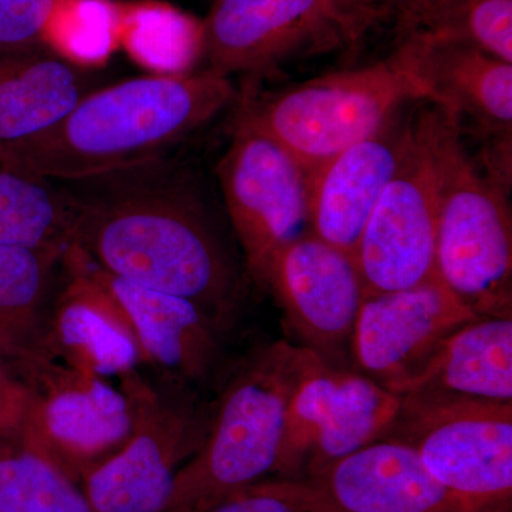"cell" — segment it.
Wrapping results in <instances>:
<instances>
[{"label": "cell", "mask_w": 512, "mask_h": 512, "mask_svg": "<svg viewBox=\"0 0 512 512\" xmlns=\"http://www.w3.org/2000/svg\"><path fill=\"white\" fill-rule=\"evenodd\" d=\"M70 184L72 247L103 271L188 299L227 325L237 269L192 184L161 160Z\"/></svg>", "instance_id": "cell-1"}, {"label": "cell", "mask_w": 512, "mask_h": 512, "mask_svg": "<svg viewBox=\"0 0 512 512\" xmlns=\"http://www.w3.org/2000/svg\"><path fill=\"white\" fill-rule=\"evenodd\" d=\"M234 100L210 69L123 80L87 94L9 170L72 183L154 163Z\"/></svg>", "instance_id": "cell-2"}, {"label": "cell", "mask_w": 512, "mask_h": 512, "mask_svg": "<svg viewBox=\"0 0 512 512\" xmlns=\"http://www.w3.org/2000/svg\"><path fill=\"white\" fill-rule=\"evenodd\" d=\"M319 360L285 340L249 357L212 406L207 437L175 477L167 512L204 510L274 476L289 404Z\"/></svg>", "instance_id": "cell-3"}, {"label": "cell", "mask_w": 512, "mask_h": 512, "mask_svg": "<svg viewBox=\"0 0 512 512\" xmlns=\"http://www.w3.org/2000/svg\"><path fill=\"white\" fill-rule=\"evenodd\" d=\"M419 101L433 104V97L417 72L416 39L407 36L386 59L247 100L237 117L281 144L309 174Z\"/></svg>", "instance_id": "cell-4"}, {"label": "cell", "mask_w": 512, "mask_h": 512, "mask_svg": "<svg viewBox=\"0 0 512 512\" xmlns=\"http://www.w3.org/2000/svg\"><path fill=\"white\" fill-rule=\"evenodd\" d=\"M440 167L436 275L480 318H512L510 181L478 167L457 117L434 106Z\"/></svg>", "instance_id": "cell-5"}, {"label": "cell", "mask_w": 512, "mask_h": 512, "mask_svg": "<svg viewBox=\"0 0 512 512\" xmlns=\"http://www.w3.org/2000/svg\"><path fill=\"white\" fill-rule=\"evenodd\" d=\"M383 439L412 447L431 477L474 510L511 507L512 403L404 394Z\"/></svg>", "instance_id": "cell-6"}, {"label": "cell", "mask_w": 512, "mask_h": 512, "mask_svg": "<svg viewBox=\"0 0 512 512\" xmlns=\"http://www.w3.org/2000/svg\"><path fill=\"white\" fill-rule=\"evenodd\" d=\"M133 396V436L80 483L94 512H167L175 477L210 429L212 406L187 386L170 382L163 390L137 373Z\"/></svg>", "instance_id": "cell-7"}, {"label": "cell", "mask_w": 512, "mask_h": 512, "mask_svg": "<svg viewBox=\"0 0 512 512\" xmlns=\"http://www.w3.org/2000/svg\"><path fill=\"white\" fill-rule=\"evenodd\" d=\"M77 369L43 355L26 373L32 390L25 444L82 483L87 473L121 450L136 426L133 382Z\"/></svg>", "instance_id": "cell-8"}, {"label": "cell", "mask_w": 512, "mask_h": 512, "mask_svg": "<svg viewBox=\"0 0 512 512\" xmlns=\"http://www.w3.org/2000/svg\"><path fill=\"white\" fill-rule=\"evenodd\" d=\"M439 201L433 107L414 117L406 153L360 235L353 258L366 293L412 288L436 275Z\"/></svg>", "instance_id": "cell-9"}, {"label": "cell", "mask_w": 512, "mask_h": 512, "mask_svg": "<svg viewBox=\"0 0 512 512\" xmlns=\"http://www.w3.org/2000/svg\"><path fill=\"white\" fill-rule=\"evenodd\" d=\"M217 175L248 274L265 288L275 256L309 232L308 173L281 144L237 117Z\"/></svg>", "instance_id": "cell-10"}, {"label": "cell", "mask_w": 512, "mask_h": 512, "mask_svg": "<svg viewBox=\"0 0 512 512\" xmlns=\"http://www.w3.org/2000/svg\"><path fill=\"white\" fill-rule=\"evenodd\" d=\"M305 512H481L437 483L419 454L383 439L305 476L251 485Z\"/></svg>", "instance_id": "cell-11"}, {"label": "cell", "mask_w": 512, "mask_h": 512, "mask_svg": "<svg viewBox=\"0 0 512 512\" xmlns=\"http://www.w3.org/2000/svg\"><path fill=\"white\" fill-rule=\"evenodd\" d=\"M399 410L382 384L319 360L293 394L271 478L305 476L382 440Z\"/></svg>", "instance_id": "cell-12"}, {"label": "cell", "mask_w": 512, "mask_h": 512, "mask_svg": "<svg viewBox=\"0 0 512 512\" xmlns=\"http://www.w3.org/2000/svg\"><path fill=\"white\" fill-rule=\"evenodd\" d=\"M265 288L274 293L299 346L326 365H345L366 295L352 255L306 232L275 256Z\"/></svg>", "instance_id": "cell-13"}, {"label": "cell", "mask_w": 512, "mask_h": 512, "mask_svg": "<svg viewBox=\"0 0 512 512\" xmlns=\"http://www.w3.org/2000/svg\"><path fill=\"white\" fill-rule=\"evenodd\" d=\"M477 318L437 275L412 288L366 293L350 362L355 372L393 389L419 370L441 340Z\"/></svg>", "instance_id": "cell-14"}, {"label": "cell", "mask_w": 512, "mask_h": 512, "mask_svg": "<svg viewBox=\"0 0 512 512\" xmlns=\"http://www.w3.org/2000/svg\"><path fill=\"white\" fill-rule=\"evenodd\" d=\"M69 249L123 312L144 362L160 367L181 386L211 376L220 362L224 323L197 303L131 284L94 265L79 249Z\"/></svg>", "instance_id": "cell-15"}, {"label": "cell", "mask_w": 512, "mask_h": 512, "mask_svg": "<svg viewBox=\"0 0 512 512\" xmlns=\"http://www.w3.org/2000/svg\"><path fill=\"white\" fill-rule=\"evenodd\" d=\"M339 39L329 0H215L202 20V57L212 72H268L308 43Z\"/></svg>", "instance_id": "cell-16"}, {"label": "cell", "mask_w": 512, "mask_h": 512, "mask_svg": "<svg viewBox=\"0 0 512 512\" xmlns=\"http://www.w3.org/2000/svg\"><path fill=\"white\" fill-rule=\"evenodd\" d=\"M404 113L308 174L309 232L346 254L355 256L366 222L409 146L414 117Z\"/></svg>", "instance_id": "cell-17"}, {"label": "cell", "mask_w": 512, "mask_h": 512, "mask_svg": "<svg viewBox=\"0 0 512 512\" xmlns=\"http://www.w3.org/2000/svg\"><path fill=\"white\" fill-rule=\"evenodd\" d=\"M62 265L67 281L49 311L42 355L96 375L123 380L143 363L123 312L93 281L70 249Z\"/></svg>", "instance_id": "cell-18"}, {"label": "cell", "mask_w": 512, "mask_h": 512, "mask_svg": "<svg viewBox=\"0 0 512 512\" xmlns=\"http://www.w3.org/2000/svg\"><path fill=\"white\" fill-rule=\"evenodd\" d=\"M89 70L45 49L0 55L2 167H12L93 92Z\"/></svg>", "instance_id": "cell-19"}, {"label": "cell", "mask_w": 512, "mask_h": 512, "mask_svg": "<svg viewBox=\"0 0 512 512\" xmlns=\"http://www.w3.org/2000/svg\"><path fill=\"white\" fill-rule=\"evenodd\" d=\"M121 0H0V55L45 49L94 69L120 49Z\"/></svg>", "instance_id": "cell-20"}, {"label": "cell", "mask_w": 512, "mask_h": 512, "mask_svg": "<svg viewBox=\"0 0 512 512\" xmlns=\"http://www.w3.org/2000/svg\"><path fill=\"white\" fill-rule=\"evenodd\" d=\"M417 72L429 87L434 106L470 120L485 136L511 141L512 63L466 43L440 42L413 33Z\"/></svg>", "instance_id": "cell-21"}, {"label": "cell", "mask_w": 512, "mask_h": 512, "mask_svg": "<svg viewBox=\"0 0 512 512\" xmlns=\"http://www.w3.org/2000/svg\"><path fill=\"white\" fill-rule=\"evenodd\" d=\"M390 392H439L512 403V318L484 316L464 323Z\"/></svg>", "instance_id": "cell-22"}, {"label": "cell", "mask_w": 512, "mask_h": 512, "mask_svg": "<svg viewBox=\"0 0 512 512\" xmlns=\"http://www.w3.org/2000/svg\"><path fill=\"white\" fill-rule=\"evenodd\" d=\"M64 252L0 245V357L22 379L42 353Z\"/></svg>", "instance_id": "cell-23"}, {"label": "cell", "mask_w": 512, "mask_h": 512, "mask_svg": "<svg viewBox=\"0 0 512 512\" xmlns=\"http://www.w3.org/2000/svg\"><path fill=\"white\" fill-rule=\"evenodd\" d=\"M76 207L67 188L0 165V245L67 251Z\"/></svg>", "instance_id": "cell-24"}, {"label": "cell", "mask_w": 512, "mask_h": 512, "mask_svg": "<svg viewBox=\"0 0 512 512\" xmlns=\"http://www.w3.org/2000/svg\"><path fill=\"white\" fill-rule=\"evenodd\" d=\"M120 49L151 74L188 73L202 57V22L158 0H121Z\"/></svg>", "instance_id": "cell-25"}, {"label": "cell", "mask_w": 512, "mask_h": 512, "mask_svg": "<svg viewBox=\"0 0 512 512\" xmlns=\"http://www.w3.org/2000/svg\"><path fill=\"white\" fill-rule=\"evenodd\" d=\"M0 512H94L82 485L36 448L0 446Z\"/></svg>", "instance_id": "cell-26"}, {"label": "cell", "mask_w": 512, "mask_h": 512, "mask_svg": "<svg viewBox=\"0 0 512 512\" xmlns=\"http://www.w3.org/2000/svg\"><path fill=\"white\" fill-rule=\"evenodd\" d=\"M421 32L512 63V0H456Z\"/></svg>", "instance_id": "cell-27"}, {"label": "cell", "mask_w": 512, "mask_h": 512, "mask_svg": "<svg viewBox=\"0 0 512 512\" xmlns=\"http://www.w3.org/2000/svg\"><path fill=\"white\" fill-rule=\"evenodd\" d=\"M32 390L0 357V446L25 443Z\"/></svg>", "instance_id": "cell-28"}, {"label": "cell", "mask_w": 512, "mask_h": 512, "mask_svg": "<svg viewBox=\"0 0 512 512\" xmlns=\"http://www.w3.org/2000/svg\"><path fill=\"white\" fill-rule=\"evenodd\" d=\"M400 0H329L330 18L339 39L356 45L380 23L394 18Z\"/></svg>", "instance_id": "cell-29"}, {"label": "cell", "mask_w": 512, "mask_h": 512, "mask_svg": "<svg viewBox=\"0 0 512 512\" xmlns=\"http://www.w3.org/2000/svg\"><path fill=\"white\" fill-rule=\"evenodd\" d=\"M456 0H400L394 13L399 40L421 32Z\"/></svg>", "instance_id": "cell-30"}, {"label": "cell", "mask_w": 512, "mask_h": 512, "mask_svg": "<svg viewBox=\"0 0 512 512\" xmlns=\"http://www.w3.org/2000/svg\"><path fill=\"white\" fill-rule=\"evenodd\" d=\"M194 512H305L286 504L274 495L262 493L254 487L245 488L218 501V503Z\"/></svg>", "instance_id": "cell-31"}, {"label": "cell", "mask_w": 512, "mask_h": 512, "mask_svg": "<svg viewBox=\"0 0 512 512\" xmlns=\"http://www.w3.org/2000/svg\"><path fill=\"white\" fill-rule=\"evenodd\" d=\"M481 512H512L511 507L495 508V510L481 511Z\"/></svg>", "instance_id": "cell-32"}]
</instances>
